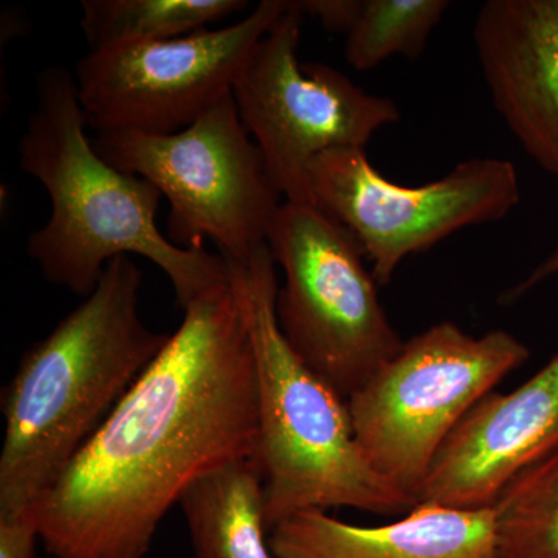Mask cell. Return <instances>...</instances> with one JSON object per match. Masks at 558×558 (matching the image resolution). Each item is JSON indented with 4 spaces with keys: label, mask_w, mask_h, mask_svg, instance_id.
Here are the masks:
<instances>
[{
    "label": "cell",
    "mask_w": 558,
    "mask_h": 558,
    "mask_svg": "<svg viewBox=\"0 0 558 558\" xmlns=\"http://www.w3.org/2000/svg\"><path fill=\"white\" fill-rule=\"evenodd\" d=\"M185 317L33 508L54 558H145L191 484L258 459L255 354L233 281Z\"/></svg>",
    "instance_id": "1"
},
{
    "label": "cell",
    "mask_w": 558,
    "mask_h": 558,
    "mask_svg": "<svg viewBox=\"0 0 558 558\" xmlns=\"http://www.w3.org/2000/svg\"><path fill=\"white\" fill-rule=\"evenodd\" d=\"M143 275L109 260L97 288L33 344L2 392L0 520L38 505L170 339L138 314Z\"/></svg>",
    "instance_id": "2"
},
{
    "label": "cell",
    "mask_w": 558,
    "mask_h": 558,
    "mask_svg": "<svg viewBox=\"0 0 558 558\" xmlns=\"http://www.w3.org/2000/svg\"><path fill=\"white\" fill-rule=\"evenodd\" d=\"M87 128L75 73L61 65L40 72L38 106L17 150L21 170L51 201L49 220L27 242L44 278L86 299L109 260L140 255L167 275L182 310L227 284V260L172 244L157 226L160 191L102 159Z\"/></svg>",
    "instance_id": "3"
},
{
    "label": "cell",
    "mask_w": 558,
    "mask_h": 558,
    "mask_svg": "<svg viewBox=\"0 0 558 558\" xmlns=\"http://www.w3.org/2000/svg\"><path fill=\"white\" fill-rule=\"evenodd\" d=\"M227 264L255 354L267 532L304 510L411 512L416 499L381 476L359 446L348 400L319 379L282 336L275 314L277 263L269 245L245 263Z\"/></svg>",
    "instance_id": "4"
},
{
    "label": "cell",
    "mask_w": 558,
    "mask_h": 558,
    "mask_svg": "<svg viewBox=\"0 0 558 558\" xmlns=\"http://www.w3.org/2000/svg\"><path fill=\"white\" fill-rule=\"evenodd\" d=\"M92 143L102 159L167 197V236L178 247L204 250L209 240L223 259L245 263L267 245L282 196L233 92L175 134L102 131Z\"/></svg>",
    "instance_id": "5"
},
{
    "label": "cell",
    "mask_w": 558,
    "mask_h": 558,
    "mask_svg": "<svg viewBox=\"0 0 558 558\" xmlns=\"http://www.w3.org/2000/svg\"><path fill=\"white\" fill-rule=\"evenodd\" d=\"M284 274L275 314L289 347L343 399L403 343L354 234L318 205L282 202L267 238Z\"/></svg>",
    "instance_id": "6"
},
{
    "label": "cell",
    "mask_w": 558,
    "mask_h": 558,
    "mask_svg": "<svg viewBox=\"0 0 558 558\" xmlns=\"http://www.w3.org/2000/svg\"><path fill=\"white\" fill-rule=\"evenodd\" d=\"M529 357L526 344L508 330L473 337L454 323H438L407 340L348 399L355 439L381 476L416 499L461 418Z\"/></svg>",
    "instance_id": "7"
},
{
    "label": "cell",
    "mask_w": 558,
    "mask_h": 558,
    "mask_svg": "<svg viewBox=\"0 0 558 558\" xmlns=\"http://www.w3.org/2000/svg\"><path fill=\"white\" fill-rule=\"evenodd\" d=\"M303 21L300 2H289L253 51L233 97L279 194L292 204L317 205L311 179L317 157L339 148L366 149L400 112L391 98L363 90L340 70L301 64Z\"/></svg>",
    "instance_id": "8"
},
{
    "label": "cell",
    "mask_w": 558,
    "mask_h": 558,
    "mask_svg": "<svg viewBox=\"0 0 558 558\" xmlns=\"http://www.w3.org/2000/svg\"><path fill=\"white\" fill-rule=\"evenodd\" d=\"M311 179L318 207L354 234L377 284L457 231L505 219L521 199L519 172L497 157L464 160L444 178L402 186L385 179L365 149L339 148L317 157Z\"/></svg>",
    "instance_id": "9"
},
{
    "label": "cell",
    "mask_w": 558,
    "mask_h": 558,
    "mask_svg": "<svg viewBox=\"0 0 558 558\" xmlns=\"http://www.w3.org/2000/svg\"><path fill=\"white\" fill-rule=\"evenodd\" d=\"M289 2L263 0L244 20L218 31L89 51L73 72L87 126L156 135L191 126L233 92Z\"/></svg>",
    "instance_id": "10"
},
{
    "label": "cell",
    "mask_w": 558,
    "mask_h": 558,
    "mask_svg": "<svg viewBox=\"0 0 558 558\" xmlns=\"http://www.w3.org/2000/svg\"><path fill=\"white\" fill-rule=\"evenodd\" d=\"M558 446V352L513 391L484 396L450 433L417 505L490 508L517 475Z\"/></svg>",
    "instance_id": "11"
},
{
    "label": "cell",
    "mask_w": 558,
    "mask_h": 558,
    "mask_svg": "<svg viewBox=\"0 0 558 558\" xmlns=\"http://www.w3.org/2000/svg\"><path fill=\"white\" fill-rule=\"evenodd\" d=\"M473 40L495 109L558 179V0H487Z\"/></svg>",
    "instance_id": "12"
},
{
    "label": "cell",
    "mask_w": 558,
    "mask_h": 558,
    "mask_svg": "<svg viewBox=\"0 0 558 558\" xmlns=\"http://www.w3.org/2000/svg\"><path fill=\"white\" fill-rule=\"evenodd\" d=\"M275 558H499L494 508L417 505L402 520L354 526L304 510L269 534Z\"/></svg>",
    "instance_id": "13"
},
{
    "label": "cell",
    "mask_w": 558,
    "mask_h": 558,
    "mask_svg": "<svg viewBox=\"0 0 558 558\" xmlns=\"http://www.w3.org/2000/svg\"><path fill=\"white\" fill-rule=\"evenodd\" d=\"M196 558H275L258 459L213 470L180 498Z\"/></svg>",
    "instance_id": "14"
},
{
    "label": "cell",
    "mask_w": 558,
    "mask_h": 558,
    "mask_svg": "<svg viewBox=\"0 0 558 558\" xmlns=\"http://www.w3.org/2000/svg\"><path fill=\"white\" fill-rule=\"evenodd\" d=\"M245 0H83L81 31L90 51L180 38L247 9Z\"/></svg>",
    "instance_id": "15"
},
{
    "label": "cell",
    "mask_w": 558,
    "mask_h": 558,
    "mask_svg": "<svg viewBox=\"0 0 558 558\" xmlns=\"http://www.w3.org/2000/svg\"><path fill=\"white\" fill-rule=\"evenodd\" d=\"M492 508L499 558H558V446L521 470Z\"/></svg>",
    "instance_id": "16"
},
{
    "label": "cell",
    "mask_w": 558,
    "mask_h": 558,
    "mask_svg": "<svg viewBox=\"0 0 558 558\" xmlns=\"http://www.w3.org/2000/svg\"><path fill=\"white\" fill-rule=\"evenodd\" d=\"M450 5L449 0H360L344 35L347 61L365 72L398 54L421 57Z\"/></svg>",
    "instance_id": "17"
},
{
    "label": "cell",
    "mask_w": 558,
    "mask_h": 558,
    "mask_svg": "<svg viewBox=\"0 0 558 558\" xmlns=\"http://www.w3.org/2000/svg\"><path fill=\"white\" fill-rule=\"evenodd\" d=\"M38 539L33 509L14 519L0 520V558H35Z\"/></svg>",
    "instance_id": "18"
},
{
    "label": "cell",
    "mask_w": 558,
    "mask_h": 558,
    "mask_svg": "<svg viewBox=\"0 0 558 558\" xmlns=\"http://www.w3.org/2000/svg\"><path fill=\"white\" fill-rule=\"evenodd\" d=\"M558 269V247L553 253L538 264L526 278L521 279L519 284L510 288L508 292L502 293V303H513V301L520 300L521 296L526 295L532 289L538 288L543 282L548 281L549 278L554 277Z\"/></svg>",
    "instance_id": "19"
},
{
    "label": "cell",
    "mask_w": 558,
    "mask_h": 558,
    "mask_svg": "<svg viewBox=\"0 0 558 558\" xmlns=\"http://www.w3.org/2000/svg\"><path fill=\"white\" fill-rule=\"evenodd\" d=\"M554 277H557L558 278V269L556 270V274H554ZM553 277V278H554Z\"/></svg>",
    "instance_id": "20"
}]
</instances>
